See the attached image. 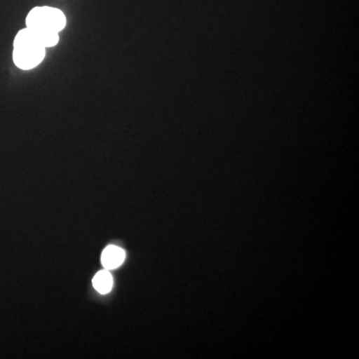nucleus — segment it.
I'll list each match as a JSON object with an SVG mask.
<instances>
[{"label": "nucleus", "mask_w": 359, "mask_h": 359, "mask_svg": "<svg viewBox=\"0 0 359 359\" xmlns=\"http://www.w3.org/2000/svg\"><path fill=\"white\" fill-rule=\"evenodd\" d=\"M46 49L28 28H23L14 39V65L21 70L34 69L44 60Z\"/></svg>", "instance_id": "2"}, {"label": "nucleus", "mask_w": 359, "mask_h": 359, "mask_svg": "<svg viewBox=\"0 0 359 359\" xmlns=\"http://www.w3.org/2000/svg\"><path fill=\"white\" fill-rule=\"evenodd\" d=\"M125 257H126V255H125V252L121 248L116 247V245H108L103 250L101 262H102L103 266L106 269H114L119 268L124 263Z\"/></svg>", "instance_id": "3"}, {"label": "nucleus", "mask_w": 359, "mask_h": 359, "mask_svg": "<svg viewBox=\"0 0 359 359\" xmlns=\"http://www.w3.org/2000/svg\"><path fill=\"white\" fill-rule=\"evenodd\" d=\"M67 20L65 14L58 8L50 6L34 7L26 16V28L33 33L35 37L46 48L58 44L59 33L65 29Z\"/></svg>", "instance_id": "1"}, {"label": "nucleus", "mask_w": 359, "mask_h": 359, "mask_svg": "<svg viewBox=\"0 0 359 359\" xmlns=\"http://www.w3.org/2000/svg\"><path fill=\"white\" fill-rule=\"evenodd\" d=\"M92 283H93L94 289L101 294H108L113 287V278L107 269L97 273Z\"/></svg>", "instance_id": "4"}]
</instances>
